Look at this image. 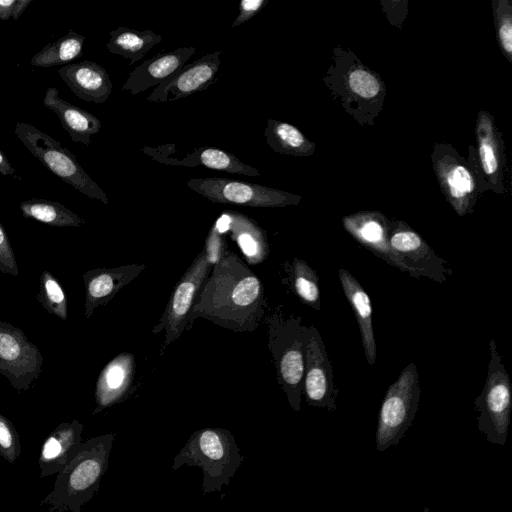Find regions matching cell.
<instances>
[{
    "mask_svg": "<svg viewBox=\"0 0 512 512\" xmlns=\"http://www.w3.org/2000/svg\"><path fill=\"white\" fill-rule=\"evenodd\" d=\"M186 186L213 203L252 208L297 205L301 197L269 186L223 177L192 178Z\"/></svg>",
    "mask_w": 512,
    "mask_h": 512,
    "instance_id": "obj_8",
    "label": "cell"
},
{
    "mask_svg": "<svg viewBox=\"0 0 512 512\" xmlns=\"http://www.w3.org/2000/svg\"><path fill=\"white\" fill-rule=\"evenodd\" d=\"M83 424L60 423L45 439L39 455L40 477L58 474L76 456L82 444Z\"/></svg>",
    "mask_w": 512,
    "mask_h": 512,
    "instance_id": "obj_19",
    "label": "cell"
},
{
    "mask_svg": "<svg viewBox=\"0 0 512 512\" xmlns=\"http://www.w3.org/2000/svg\"><path fill=\"white\" fill-rule=\"evenodd\" d=\"M389 244L412 277H427L444 283L452 275L447 261L439 257L429 244L403 221H389Z\"/></svg>",
    "mask_w": 512,
    "mask_h": 512,
    "instance_id": "obj_11",
    "label": "cell"
},
{
    "mask_svg": "<svg viewBox=\"0 0 512 512\" xmlns=\"http://www.w3.org/2000/svg\"><path fill=\"white\" fill-rule=\"evenodd\" d=\"M142 151L155 161L168 165L190 168L202 165L213 170L253 177L260 174L259 170L245 164L232 153L214 147H199L183 158L171 156L167 145L155 148L145 146Z\"/></svg>",
    "mask_w": 512,
    "mask_h": 512,
    "instance_id": "obj_16",
    "label": "cell"
},
{
    "mask_svg": "<svg viewBox=\"0 0 512 512\" xmlns=\"http://www.w3.org/2000/svg\"><path fill=\"white\" fill-rule=\"evenodd\" d=\"M244 457L233 434L223 428H203L195 431L174 457L172 470L183 465L198 466L203 472V494L221 491L241 466Z\"/></svg>",
    "mask_w": 512,
    "mask_h": 512,
    "instance_id": "obj_4",
    "label": "cell"
},
{
    "mask_svg": "<svg viewBox=\"0 0 512 512\" xmlns=\"http://www.w3.org/2000/svg\"><path fill=\"white\" fill-rule=\"evenodd\" d=\"M61 79L80 99L95 104L104 103L112 92V82L100 64L84 60L67 64L58 70Z\"/></svg>",
    "mask_w": 512,
    "mask_h": 512,
    "instance_id": "obj_20",
    "label": "cell"
},
{
    "mask_svg": "<svg viewBox=\"0 0 512 512\" xmlns=\"http://www.w3.org/2000/svg\"><path fill=\"white\" fill-rule=\"evenodd\" d=\"M214 262L203 248L175 285L169 301L151 332H164L163 348L174 343L188 326V315L194 300L209 275Z\"/></svg>",
    "mask_w": 512,
    "mask_h": 512,
    "instance_id": "obj_9",
    "label": "cell"
},
{
    "mask_svg": "<svg viewBox=\"0 0 512 512\" xmlns=\"http://www.w3.org/2000/svg\"><path fill=\"white\" fill-rule=\"evenodd\" d=\"M15 134L49 171L89 198L108 204L106 193L85 172L75 155L35 126L17 122Z\"/></svg>",
    "mask_w": 512,
    "mask_h": 512,
    "instance_id": "obj_5",
    "label": "cell"
},
{
    "mask_svg": "<svg viewBox=\"0 0 512 512\" xmlns=\"http://www.w3.org/2000/svg\"><path fill=\"white\" fill-rule=\"evenodd\" d=\"M0 271L3 273V267L1 264H0Z\"/></svg>",
    "mask_w": 512,
    "mask_h": 512,
    "instance_id": "obj_40",
    "label": "cell"
},
{
    "mask_svg": "<svg viewBox=\"0 0 512 512\" xmlns=\"http://www.w3.org/2000/svg\"><path fill=\"white\" fill-rule=\"evenodd\" d=\"M360 64L354 65L346 75L347 92L355 100L376 101L383 96V85L375 73Z\"/></svg>",
    "mask_w": 512,
    "mask_h": 512,
    "instance_id": "obj_31",
    "label": "cell"
},
{
    "mask_svg": "<svg viewBox=\"0 0 512 512\" xmlns=\"http://www.w3.org/2000/svg\"><path fill=\"white\" fill-rule=\"evenodd\" d=\"M24 217L54 227H80L85 220L59 202L32 198L20 204Z\"/></svg>",
    "mask_w": 512,
    "mask_h": 512,
    "instance_id": "obj_28",
    "label": "cell"
},
{
    "mask_svg": "<svg viewBox=\"0 0 512 512\" xmlns=\"http://www.w3.org/2000/svg\"><path fill=\"white\" fill-rule=\"evenodd\" d=\"M0 173L4 176L14 175L15 168L8 161L7 157L0 150Z\"/></svg>",
    "mask_w": 512,
    "mask_h": 512,
    "instance_id": "obj_38",
    "label": "cell"
},
{
    "mask_svg": "<svg viewBox=\"0 0 512 512\" xmlns=\"http://www.w3.org/2000/svg\"><path fill=\"white\" fill-rule=\"evenodd\" d=\"M389 221L380 212H360L342 219L345 230L362 246L389 265L408 273L406 266L389 244Z\"/></svg>",
    "mask_w": 512,
    "mask_h": 512,
    "instance_id": "obj_15",
    "label": "cell"
},
{
    "mask_svg": "<svg viewBox=\"0 0 512 512\" xmlns=\"http://www.w3.org/2000/svg\"><path fill=\"white\" fill-rule=\"evenodd\" d=\"M434 167L447 201L456 213L460 216L471 213L477 183L468 164L451 153L442 152L438 159L434 160Z\"/></svg>",
    "mask_w": 512,
    "mask_h": 512,
    "instance_id": "obj_14",
    "label": "cell"
},
{
    "mask_svg": "<svg viewBox=\"0 0 512 512\" xmlns=\"http://www.w3.org/2000/svg\"><path fill=\"white\" fill-rule=\"evenodd\" d=\"M37 299L50 314L63 321L67 320L68 310L65 290L57 278L48 270H44L41 274Z\"/></svg>",
    "mask_w": 512,
    "mask_h": 512,
    "instance_id": "obj_32",
    "label": "cell"
},
{
    "mask_svg": "<svg viewBox=\"0 0 512 512\" xmlns=\"http://www.w3.org/2000/svg\"><path fill=\"white\" fill-rule=\"evenodd\" d=\"M0 264L3 267V273L12 276H18L19 270L16 262V256L11 246L8 235L0 223Z\"/></svg>",
    "mask_w": 512,
    "mask_h": 512,
    "instance_id": "obj_35",
    "label": "cell"
},
{
    "mask_svg": "<svg viewBox=\"0 0 512 512\" xmlns=\"http://www.w3.org/2000/svg\"><path fill=\"white\" fill-rule=\"evenodd\" d=\"M478 155L482 171L492 185L498 184L501 153L492 118L481 111L476 125Z\"/></svg>",
    "mask_w": 512,
    "mask_h": 512,
    "instance_id": "obj_27",
    "label": "cell"
},
{
    "mask_svg": "<svg viewBox=\"0 0 512 512\" xmlns=\"http://www.w3.org/2000/svg\"><path fill=\"white\" fill-rule=\"evenodd\" d=\"M20 454L19 434L13 423L0 412V456L13 464Z\"/></svg>",
    "mask_w": 512,
    "mask_h": 512,
    "instance_id": "obj_34",
    "label": "cell"
},
{
    "mask_svg": "<svg viewBox=\"0 0 512 512\" xmlns=\"http://www.w3.org/2000/svg\"><path fill=\"white\" fill-rule=\"evenodd\" d=\"M303 393L309 405L336 409L337 390L333 383L332 366L322 337L313 325L308 327Z\"/></svg>",
    "mask_w": 512,
    "mask_h": 512,
    "instance_id": "obj_12",
    "label": "cell"
},
{
    "mask_svg": "<svg viewBox=\"0 0 512 512\" xmlns=\"http://www.w3.org/2000/svg\"><path fill=\"white\" fill-rule=\"evenodd\" d=\"M223 231L229 230L246 262L250 265L262 263L269 255V243L265 231L257 222L237 211H224L218 219Z\"/></svg>",
    "mask_w": 512,
    "mask_h": 512,
    "instance_id": "obj_22",
    "label": "cell"
},
{
    "mask_svg": "<svg viewBox=\"0 0 512 512\" xmlns=\"http://www.w3.org/2000/svg\"><path fill=\"white\" fill-rule=\"evenodd\" d=\"M32 2H33V0H17V4L15 7V11H14L12 19L18 20L19 17L23 14L25 9L27 8V6L30 5Z\"/></svg>",
    "mask_w": 512,
    "mask_h": 512,
    "instance_id": "obj_39",
    "label": "cell"
},
{
    "mask_svg": "<svg viewBox=\"0 0 512 512\" xmlns=\"http://www.w3.org/2000/svg\"><path fill=\"white\" fill-rule=\"evenodd\" d=\"M268 0H241L239 3V14L230 27H236L244 24L259 13Z\"/></svg>",
    "mask_w": 512,
    "mask_h": 512,
    "instance_id": "obj_36",
    "label": "cell"
},
{
    "mask_svg": "<svg viewBox=\"0 0 512 512\" xmlns=\"http://www.w3.org/2000/svg\"><path fill=\"white\" fill-rule=\"evenodd\" d=\"M268 349L276 370L278 384L294 411H299L303 395L308 327L299 316L284 315L275 309L267 314Z\"/></svg>",
    "mask_w": 512,
    "mask_h": 512,
    "instance_id": "obj_3",
    "label": "cell"
},
{
    "mask_svg": "<svg viewBox=\"0 0 512 512\" xmlns=\"http://www.w3.org/2000/svg\"><path fill=\"white\" fill-rule=\"evenodd\" d=\"M43 356L18 327L0 321V374L18 392L27 391L42 372Z\"/></svg>",
    "mask_w": 512,
    "mask_h": 512,
    "instance_id": "obj_10",
    "label": "cell"
},
{
    "mask_svg": "<svg viewBox=\"0 0 512 512\" xmlns=\"http://www.w3.org/2000/svg\"><path fill=\"white\" fill-rule=\"evenodd\" d=\"M146 268L144 264H128L113 268H95L83 274L85 287L84 315L90 318L94 311L109 303L127 284Z\"/></svg>",
    "mask_w": 512,
    "mask_h": 512,
    "instance_id": "obj_17",
    "label": "cell"
},
{
    "mask_svg": "<svg viewBox=\"0 0 512 512\" xmlns=\"http://www.w3.org/2000/svg\"><path fill=\"white\" fill-rule=\"evenodd\" d=\"M264 135L268 146L279 154L308 156L314 151V143L297 127L287 122L268 119Z\"/></svg>",
    "mask_w": 512,
    "mask_h": 512,
    "instance_id": "obj_26",
    "label": "cell"
},
{
    "mask_svg": "<svg viewBox=\"0 0 512 512\" xmlns=\"http://www.w3.org/2000/svg\"><path fill=\"white\" fill-rule=\"evenodd\" d=\"M43 104L58 116L63 129L74 142L88 146L91 136L102 127L100 120L92 113L62 99L57 88L46 90Z\"/></svg>",
    "mask_w": 512,
    "mask_h": 512,
    "instance_id": "obj_23",
    "label": "cell"
},
{
    "mask_svg": "<svg viewBox=\"0 0 512 512\" xmlns=\"http://www.w3.org/2000/svg\"><path fill=\"white\" fill-rule=\"evenodd\" d=\"M495 15V27L497 37L503 54L512 62V14L509 2L498 1L493 2Z\"/></svg>",
    "mask_w": 512,
    "mask_h": 512,
    "instance_id": "obj_33",
    "label": "cell"
},
{
    "mask_svg": "<svg viewBox=\"0 0 512 512\" xmlns=\"http://www.w3.org/2000/svg\"><path fill=\"white\" fill-rule=\"evenodd\" d=\"M419 398L418 370L414 363H410L389 386L383 398L376 430L378 451L400 441L416 415Z\"/></svg>",
    "mask_w": 512,
    "mask_h": 512,
    "instance_id": "obj_6",
    "label": "cell"
},
{
    "mask_svg": "<svg viewBox=\"0 0 512 512\" xmlns=\"http://www.w3.org/2000/svg\"><path fill=\"white\" fill-rule=\"evenodd\" d=\"M195 52L196 48L190 46L157 53L129 73L122 90L137 95L151 87L160 85L184 67Z\"/></svg>",
    "mask_w": 512,
    "mask_h": 512,
    "instance_id": "obj_18",
    "label": "cell"
},
{
    "mask_svg": "<svg viewBox=\"0 0 512 512\" xmlns=\"http://www.w3.org/2000/svg\"><path fill=\"white\" fill-rule=\"evenodd\" d=\"M115 433L82 442L76 456L56 477L53 490L40 502L50 512H80L99 490L108 465Z\"/></svg>",
    "mask_w": 512,
    "mask_h": 512,
    "instance_id": "obj_2",
    "label": "cell"
},
{
    "mask_svg": "<svg viewBox=\"0 0 512 512\" xmlns=\"http://www.w3.org/2000/svg\"><path fill=\"white\" fill-rule=\"evenodd\" d=\"M338 275L344 294L355 313L367 362L374 365L376 362V341L370 298L360 282L349 271L341 268Z\"/></svg>",
    "mask_w": 512,
    "mask_h": 512,
    "instance_id": "obj_24",
    "label": "cell"
},
{
    "mask_svg": "<svg viewBox=\"0 0 512 512\" xmlns=\"http://www.w3.org/2000/svg\"><path fill=\"white\" fill-rule=\"evenodd\" d=\"M490 360L482 392L475 401L478 427L494 444L506 442L512 409L511 382L494 339L489 342Z\"/></svg>",
    "mask_w": 512,
    "mask_h": 512,
    "instance_id": "obj_7",
    "label": "cell"
},
{
    "mask_svg": "<svg viewBox=\"0 0 512 512\" xmlns=\"http://www.w3.org/2000/svg\"><path fill=\"white\" fill-rule=\"evenodd\" d=\"M110 39L106 44L109 52L129 60V65L142 59L156 44L163 40L162 35L152 31L118 27L109 32Z\"/></svg>",
    "mask_w": 512,
    "mask_h": 512,
    "instance_id": "obj_25",
    "label": "cell"
},
{
    "mask_svg": "<svg viewBox=\"0 0 512 512\" xmlns=\"http://www.w3.org/2000/svg\"><path fill=\"white\" fill-rule=\"evenodd\" d=\"M84 41V36L69 30L63 37L45 45L30 62L44 68L69 63L82 55Z\"/></svg>",
    "mask_w": 512,
    "mask_h": 512,
    "instance_id": "obj_29",
    "label": "cell"
},
{
    "mask_svg": "<svg viewBox=\"0 0 512 512\" xmlns=\"http://www.w3.org/2000/svg\"><path fill=\"white\" fill-rule=\"evenodd\" d=\"M290 279L294 293L306 305L320 310L319 277L304 260L294 258L290 268Z\"/></svg>",
    "mask_w": 512,
    "mask_h": 512,
    "instance_id": "obj_30",
    "label": "cell"
},
{
    "mask_svg": "<svg viewBox=\"0 0 512 512\" xmlns=\"http://www.w3.org/2000/svg\"><path fill=\"white\" fill-rule=\"evenodd\" d=\"M222 51H214L186 64L158 85L147 97L149 102L176 101L206 90L217 81Z\"/></svg>",
    "mask_w": 512,
    "mask_h": 512,
    "instance_id": "obj_13",
    "label": "cell"
},
{
    "mask_svg": "<svg viewBox=\"0 0 512 512\" xmlns=\"http://www.w3.org/2000/svg\"><path fill=\"white\" fill-rule=\"evenodd\" d=\"M267 309L261 280L226 248L194 300L188 325L202 318L233 332H253L265 321Z\"/></svg>",
    "mask_w": 512,
    "mask_h": 512,
    "instance_id": "obj_1",
    "label": "cell"
},
{
    "mask_svg": "<svg viewBox=\"0 0 512 512\" xmlns=\"http://www.w3.org/2000/svg\"><path fill=\"white\" fill-rule=\"evenodd\" d=\"M135 359L131 353L114 357L100 372L95 389L96 414L122 401L134 378Z\"/></svg>",
    "mask_w": 512,
    "mask_h": 512,
    "instance_id": "obj_21",
    "label": "cell"
},
{
    "mask_svg": "<svg viewBox=\"0 0 512 512\" xmlns=\"http://www.w3.org/2000/svg\"><path fill=\"white\" fill-rule=\"evenodd\" d=\"M17 0H0V19L9 20L13 17Z\"/></svg>",
    "mask_w": 512,
    "mask_h": 512,
    "instance_id": "obj_37",
    "label": "cell"
}]
</instances>
